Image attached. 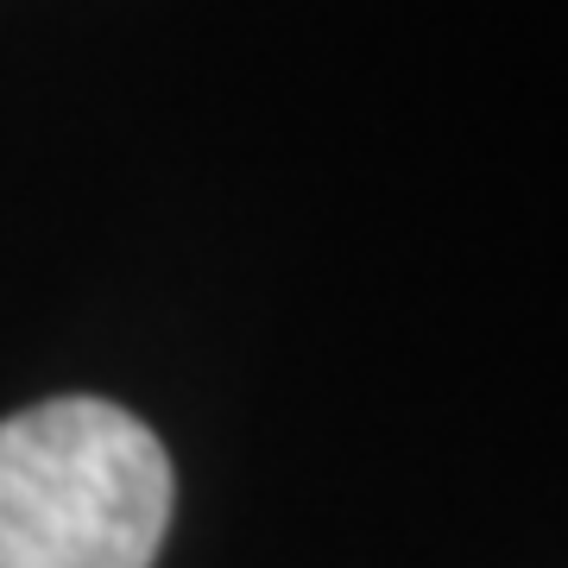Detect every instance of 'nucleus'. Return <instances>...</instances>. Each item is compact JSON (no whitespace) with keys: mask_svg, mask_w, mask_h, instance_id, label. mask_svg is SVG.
<instances>
[{"mask_svg":"<svg viewBox=\"0 0 568 568\" xmlns=\"http://www.w3.org/2000/svg\"><path fill=\"white\" fill-rule=\"evenodd\" d=\"M164 443L108 398L0 424V568H152L171 525Z\"/></svg>","mask_w":568,"mask_h":568,"instance_id":"obj_1","label":"nucleus"}]
</instances>
